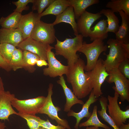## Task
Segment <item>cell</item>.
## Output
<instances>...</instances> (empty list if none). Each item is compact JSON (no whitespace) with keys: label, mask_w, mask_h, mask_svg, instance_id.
<instances>
[{"label":"cell","mask_w":129,"mask_h":129,"mask_svg":"<svg viewBox=\"0 0 129 129\" xmlns=\"http://www.w3.org/2000/svg\"><path fill=\"white\" fill-rule=\"evenodd\" d=\"M56 16L55 20L52 23L54 25L62 22L68 23L71 26L74 35L76 36L79 34L73 7L71 6L68 7L62 13Z\"/></svg>","instance_id":"20"},{"label":"cell","mask_w":129,"mask_h":129,"mask_svg":"<svg viewBox=\"0 0 129 129\" xmlns=\"http://www.w3.org/2000/svg\"><path fill=\"white\" fill-rule=\"evenodd\" d=\"M109 48V54H105L106 59L103 63L108 72L115 68H118L120 64L125 59L129 58L128 53L122 46L121 43L116 39L109 38L107 42Z\"/></svg>","instance_id":"3"},{"label":"cell","mask_w":129,"mask_h":129,"mask_svg":"<svg viewBox=\"0 0 129 129\" xmlns=\"http://www.w3.org/2000/svg\"><path fill=\"white\" fill-rule=\"evenodd\" d=\"M118 13L121 17L122 22L118 31L115 33L116 39L121 43H129V16L122 11Z\"/></svg>","instance_id":"19"},{"label":"cell","mask_w":129,"mask_h":129,"mask_svg":"<svg viewBox=\"0 0 129 129\" xmlns=\"http://www.w3.org/2000/svg\"><path fill=\"white\" fill-rule=\"evenodd\" d=\"M54 0H34L32 3V10L37 11L39 15L41 14L46 7H47Z\"/></svg>","instance_id":"33"},{"label":"cell","mask_w":129,"mask_h":129,"mask_svg":"<svg viewBox=\"0 0 129 129\" xmlns=\"http://www.w3.org/2000/svg\"><path fill=\"white\" fill-rule=\"evenodd\" d=\"M0 68L7 71H9L11 70L9 63L5 60L0 54Z\"/></svg>","instance_id":"37"},{"label":"cell","mask_w":129,"mask_h":129,"mask_svg":"<svg viewBox=\"0 0 129 129\" xmlns=\"http://www.w3.org/2000/svg\"><path fill=\"white\" fill-rule=\"evenodd\" d=\"M101 58L98 59L91 71L86 72L95 96L97 98L102 94L101 90L102 84L109 74L107 71Z\"/></svg>","instance_id":"5"},{"label":"cell","mask_w":129,"mask_h":129,"mask_svg":"<svg viewBox=\"0 0 129 129\" xmlns=\"http://www.w3.org/2000/svg\"><path fill=\"white\" fill-rule=\"evenodd\" d=\"M83 38L80 34L73 38H66L62 41L56 38L57 43L54 47L55 55L63 56L67 60L68 65L72 66L80 58L76 53L82 46Z\"/></svg>","instance_id":"2"},{"label":"cell","mask_w":129,"mask_h":129,"mask_svg":"<svg viewBox=\"0 0 129 129\" xmlns=\"http://www.w3.org/2000/svg\"><path fill=\"white\" fill-rule=\"evenodd\" d=\"M102 16L100 12L93 13L86 11L77 19V29L79 33L83 37H88L91 26Z\"/></svg>","instance_id":"13"},{"label":"cell","mask_w":129,"mask_h":129,"mask_svg":"<svg viewBox=\"0 0 129 129\" xmlns=\"http://www.w3.org/2000/svg\"><path fill=\"white\" fill-rule=\"evenodd\" d=\"M6 127L5 122H0V129H5Z\"/></svg>","instance_id":"42"},{"label":"cell","mask_w":129,"mask_h":129,"mask_svg":"<svg viewBox=\"0 0 129 129\" xmlns=\"http://www.w3.org/2000/svg\"><path fill=\"white\" fill-rule=\"evenodd\" d=\"M41 18L37 13H34L33 11L22 15L18 28L22 32L23 40L30 37L35 25Z\"/></svg>","instance_id":"14"},{"label":"cell","mask_w":129,"mask_h":129,"mask_svg":"<svg viewBox=\"0 0 129 129\" xmlns=\"http://www.w3.org/2000/svg\"><path fill=\"white\" fill-rule=\"evenodd\" d=\"M53 84L50 83L48 89V94L45 101L38 113L47 115L52 120H55L58 125H61L66 129H71L66 120L60 118L58 112L61 110L58 106H55L52 102V96L53 94Z\"/></svg>","instance_id":"9"},{"label":"cell","mask_w":129,"mask_h":129,"mask_svg":"<svg viewBox=\"0 0 129 129\" xmlns=\"http://www.w3.org/2000/svg\"><path fill=\"white\" fill-rule=\"evenodd\" d=\"M85 65L84 61L79 58L70 67L66 75L67 82L71 85L73 93L79 99L86 97L92 90L87 75L84 72Z\"/></svg>","instance_id":"1"},{"label":"cell","mask_w":129,"mask_h":129,"mask_svg":"<svg viewBox=\"0 0 129 129\" xmlns=\"http://www.w3.org/2000/svg\"><path fill=\"white\" fill-rule=\"evenodd\" d=\"M99 12L101 15H103L107 18V32L115 34L118 31L120 27L119 21L117 16L109 9H103Z\"/></svg>","instance_id":"24"},{"label":"cell","mask_w":129,"mask_h":129,"mask_svg":"<svg viewBox=\"0 0 129 129\" xmlns=\"http://www.w3.org/2000/svg\"><path fill=\"white\" fill-rule=\"evenodd\" d=\"M46 99V97L43 96L26 100H20L15 97L12 99L11 104L18 113L35 115L38 113Z\"/></svg>","instance_id":"6"},{"label":"cell","mask_w":129,"mask_h":129,"mask_svg":"<svg viewBox=\"0 0 129 129\" xmlns=\"http://www.w3.org/2000/svg\"><path fill=\"white\" fill-rule=\"evenodd\" d=\"M101 109L97 111L98 113L101 118L108 123L114 129H120L118 127L112 118L107 113L106 111L108 100L105 97L102 96L99 99Z\"/></svg>","instance_id":"29"},{"label":"cell","mask_w":129,"mask_h":129,"mask_svg":"<svg viewBox=\"0 0 129 129\" xmlns=\"http://www.w3.org/2000/svg\"><path fill=\"white\" fill-rule=\"evenodd\" d=\"M18 115L26 121L30 129H39L40 127L39 122L40 118L35 115L23 114L18 113Z\"/></svg>","instance_id":"32"},{"label":"cell","mask_w":129,"mask_h":129,"mask_svg":"<svg viewBox=\"0 0 129 129\" xmlns=\"http://www.w3.org/2000/svg\"><path fill=\"white\" fill-rule=\"evenodd\" d=\"M23 40L21 31L2 28L0 29V43H6L17 47Z\"/></svg>","instance_id":"16"},{"label":"cell","mask_w":129,"mask_h":129,"mask_svg":"<svg viewBox=\"0 0 129 129\" xmlns=\"http://www.w3.org/2000/svg\"><path fill=\"white\" fill-rule=\"evenodd\" d=\"M57 83L62 87L65 95L66 101L64 105V111L68 112L72 107L75 104H79L83 105V101L78 98L71 90L68 87L66 84V81L63 75L59 77Z\"/></svg>","instance_id":"18"},{"label":"cell","mask_w":129,"mask_h":129,"mask_svg":"<svg viewBox=\"0 0 129 129\" xmlns=\"http://www.w3.org/2000/svg\"><path fill=\"white\" fill-rule=\"evenodd\" d=\"M15 97L8 91H4L0 93V119L8 120L11 115H18V113L13 109L11 104V100Z\"/></svg>","instance_id":"15"},{"label":"cell","mask_w":129,"mask_h":129,"mask_svg":"<svg viewBox=\"0 0 129 129\" xmlns=\"http://www.w3.org/2000/svg\"><path fill=\"white\" fill-rule=\"evenodd\" d=\"M122 46L127 52L129 54V43L124 44L121 43Z\"/></svg>","instance_id":"39"},{"label":"cell","mask_w":129,"mask_h":129,"mask_svg":"<svg viewBox=\"0 0 129 129\" xmlns=\"http://www.w3.org/2000/svg\"><path fill=\"white\" fill-rule=\"evenodd\" d=\"M39 122L40 127L46 129H66L61 125H58L57 126H55L52 124L48 119L45 120L40 118Z\"/></svg>","instance_id":"36"},{"label":"cell","mask_w":129,"mask_h":129,"mask_svg":"<svg viewBox=\"0 0 129 129\" xmlns=\"http://www.w3.org/2000/svg\"><path fill=\"white\" fill-rule=\"evenodd\" d=\"M97 107L95 105L92 112L90 117L86 121L80 123L79 127L81 128L89 126L97 127H101L105 129H111L110 127L101 122L99 119L97 114Z\"/></svg>","instance_id":"28"},{"label":"cell","mask_w":129,"mask_h":129,"mask_svg":"<svg viewBox=\"0 0 129 129\" xmlns=\"http://www.w3.org/2000/svg\"><path fill=\"white\" fill-rule=\"evenodd\" d=\"M97 100L98 99L95 96L92 90L90 93L88 100L83 105L82 108L80 112L76 113L72 110L68 112L67 115L68 117H74L76 119V122L74 126L75 129H78L80 123L84 118H86L88 119L90 117L91 113L89 111V107L91 104Z\"/></svg>","instance_id":"17"},{"label":"cell","mask_w":129,"mask_h":129,"mask_svg":"<svg viewBox=\"0 0 129 129\" xmlns=\"http://www.w3.org/2000/svg\"><path fill=\"white\" fill-rule=\"evenodd\" d=\"M86 129H99V127H95L94 126L87 127Z\"/></svg>","instance_id":"43"},{"label":"cell","mask_w":129,"mask_h":129,"mask_svg":"<svg viewBox=\"0 0 129 129\" xmlns=\"http://www.w3.org/2000/svg\"><path fill=\"white\" fill-rule=\"evenodd\" d=\"M36 64L38 66L41 67L43 66H47L48 63L46 60L39 59L37 61Z\"/></svg>","instance_id":"38"},{"label":"cell","mask_w":129,"mask_h":129,"mask_svg":"<svg viewBox=\"0 0 129 129\" xmlns=\"http://www.w3.org/2000/svg\"><path fill=\"white\" fill-rule=\"evenodd\" d=\"M39 129H46L44 128H43V127H40L39 128Z\"/></svg>","instance_id":"44"},{"label":"cell","mask_w":129,"mask_h":129,"mask_svg":"<svg viewBox=\"0 0 129 129\" xmlns=\"http://www.w3.org/2000/svg\"><path fill=\"white\" fill-rule=\"evenodd\" d=\"M107 27V20L103 19L101 20L94 27L91 28L88 35L90 41H93L96 40L103 41L107 38L108 36Z\"/></svg>","instance_id":"21"},{"label":"cell","mask_w":129,"mask_h":129,"mask_svg":"<svg viewBox=\"0 0 129 129\" xmlns=\"http://www.w3.org/2000/svg\"><path fill=\"white\" fill-rule=\"evenodd\" d=\"M106 7L114 13L122 11L129 16V0H111L107 3Z\"/></svg>","instance_id":"27"},{"label":"cell","mask_w":129,"mask_h":129,"mask_svg":"<svg viewBox=\"0 0 129 129\" xmlns=\"http://www.w3.org/2000/svg\"><path fill=\"white\" fill-rule=\"evenodd\" d=\"M34 0H19L16 1H12V3L16 6V8L14 10V11L21 13L24 10H27L29 7L27 6L29 3H32Z\"/></svg>","instance_id":"34"},{"label":"cell","mask_w":129,"mask_h":129,"mask_svg":"<svg viewBox=\"0 0 129 129\" xmlns=\"http://www.w3.org/2000/svg\"><path fill=\"white\" fill-rule=\"evenodd\" d=\"M109 75L106 80L110 84L114 83L115 86L112 88L119 95L121 100L129 102V79L126 78L115 68L108 72Z\"/></svg>","instance_id":"8"},{"label":"cell","mask_w":129,"mask_h":129,"mask_svg":"<svg viewBox=\"0 0 129 129\" xmlns=\"http://www.w3.org/2000/svg\"><path fill=\"white\" fill-rule=\"evenodd\" d=\"M48 46L38 42L30 37L24 40L17 47L22 50L27 51L36 54L40 59L47 60Z\"/></svg>","instance_id":"12"},{"label":"cell","mask_w":129,"mask_h":129,"mask_svg":"<svg viewBox=\"0 0 129 129\" xmlns=\"http://www.w3.org/2000/svg\"><path fill=\"white\" fill-rule=\"evenodd\" d=\"M108 46L105 45L103 41L96 40L90 43L83 42L82 46L78 51L86 56L87 63L84 70L86 72L91 70L96 64L101 54L107 51Z\"/></svg>","instance_id":"4"},{"label":"cell","mask_w":129,"mask_h":129,"mask_svg":"<svg viewBox=\"0 0 129 129\" xmlns=\"http://www.w3.org/2000/svg\"><path fill=\"white\" fill-rule=\"evenodd\" d=\"M54 25L40 20L35 25L30 37L34 40L46 45L53 43L56 37Z\"/></svg>","instance_id":"7"},{"label":"cell","mask_w":129,"mask_h":129,"mask_svg":"<svg viewBox=\"0 0 129 129\" xmlns=\"http://www.w3.org/2000/svg\"><path fill=\"white\" fill-rule=\"evenodd\" d=\"M73 7L75 19H77L86 11V9L93 5L99 2V0H69Z\"/></svg>","instance_id":"23"},{"label":"cell","mask_w":129,"mask_h":129,"mask_svg":"<svg viewBox=\"0 0 129 129\" xmlns=\"http://www.w3.org/2000/svg\"><path fill=\"white\" fill-rule=\"evenodd\" d=\"M23 68L30 72H34L36 70L34 66L37 60L40 59L39 57L36 54L26 50H23Z\"/></svg>","instance_id":"26"},{"label":"cell","mask_w":129,"mask_h":129,"mask_svg":"<svg viewBox=\"0 0 129 129\" xmlns=\"http://www.w3.org/2000/svg\"><path fill=\"white\" fill-rule=\"evenodd\" d=\"M115 91L114 96L108 95L107 97L109 104H108L109 115L112 118L117 126L119 127L125 123L129 118V109L125 111L121 110L118 103L119 95L117 91Z\"/></svg>","instance_id":"11"},{"label":"cell","mask_w":129,"mask_h":129,"mask_svg":"<svg viewBox=\"0 0 129 129\" xmlns=\"http://www.w3.org/2000/svg\"><path fill=\"white\" fill-rule=\"evenodd\" d=\"M16 48L15 47L10 44L0 43V54L9 64L13 53Z\"/></svg>","instance_id":"31"},{"label":"cell","mask_w":129,"mask_h":129,"mask_svg":"<svg viewBox=\"0 0 129 129\" xmlns=\"http://www.w3.org/2000/svg\"><path fill=\"white\" fill-rule=\"evenodd\" d=\"M120 129H129V124H123L119 127Z\"/></svg>","instance_id":"41"},{"label":"cell","mask_w":129,"mask_h":129,"mask_svg":"<svg viewBox=\"0 0 129 129\" xmlns=\"http://www.w3.org/2000/svg\"><path fill=\"white\" fill-rule=\"evenodd\" d=\"M129 58H127L119 65L118 68L120 72L129 79Z\"/></svg>","instance_id":"35"},{"label":"cell","mask_w":129,"mask_h":129,"mask_svg":"<svg viewBox=\"0 0 129 129\" xmlns=\"http://www.w3.org/2000/svg\"><path fill=\"white\" fill-rule=\"evenodd\" d=\"M23 51L21 49L16 48L13 52L9 65L11 70L16 71L23 68Z\"/></svg>","instance_id":"30"},{"label":"cell","mask_w":129,"mask_h":129,"mask_svg":"<svg viewBox=\"0 0 129 129\" xmlns=\"http://www.w3.org/2000/svg\"><path fill=\"white\" fill-rule=\"evenodd\" d=\"M53 49H54V47L48 45L47 52L48 67L43 69V75L52 78L66 75L70 67L64 65L56 59L55 54L51 50Z\"/></svg>","instance_id":"10"},{"label":"cell","mask_w":129,"mask_h":129,"mask_svg":"<svg viewBox=\"0 0 129 129\" xmlns=\"http://www.w3.org/2000/svg\"><path fill=\"white\" fill-rule=\"evenodd\" d=\"M22 15L21 13L14 11L6 17L2 16L0 19V25L4 28L17 29Z\"/></svg>","instance_id":"25"},{"label":"cell","mask_w":129,"mask_h":129,"mask_svg":"<svg viewBox=\"0 0 129 129\" xmlns=\"http://www.w3.org/2000/svg\"><path fill=\"white\" fill-rule=\"evenodd\" d=\"M70 6L69 0H54L45 11L39 15L41 17L48 15H54L56 16Z\"/></svg>","instance_id":"22"},{"label":"cell","mask_w":129,"mask_h":129,"mask_svg":"<svg viewBox=\"0 0 129 129\" xmlns=\"http://www.w3.org/2000/svg\"><path fill=\"white\" fill-rule=\"evenodd\" d=\"M4 91L3 83L1 78L0 77V93Z\"/></svg>","instance_id":"40"}]
</instances>
